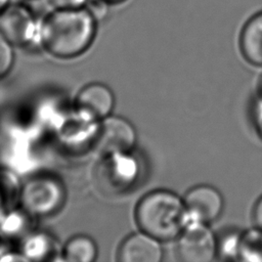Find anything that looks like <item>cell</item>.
Wrapping results in <instances>:
<instances>
[{
	"label": "cell",
	"mask_w": 262,
	"mask_h": 262,
	"mask_svg": "<svg viewBox=\"0 0 262 262\" xmlns=\"http://www.w3.org/2000/svg\"><path fill=\"white\" fill-rule=\"evenodd\" d=\"M259 89H260V96L262 97V77L260 79V83H259Z\"/></svg>",
	"instance_id": "26"
},
{
	"label": "cell",
	"mask_w": 262,
	"mask_h": 262,
	"mask_svg": "<svg viewBox=\"0 0 262 262\" xmlns=\"http://www.w3.org/2000/svg\"><path fill=\"white\" fill-rule=\"evenodd\" d=\"M99 122L92 121L73 112L60 125L58 136L61 142L71 147L87 146L91 149Z\"/></svg>",
	"instance_id": "11"
},
{
	"label": "cell",
	"mask_w": 262,
	"mask_h": 262,
	"mask_svg": "<svg viewBox=\"0 0 262 262\" xmlns=\"http://www.w3.org/2000/svg\"><path fill=\"white\" fill-rule=\"evenodd\" d=\"M137 142L135 127L127 119L110 115L99 122L91 149L99 157L131 152Z\"/></svg>",
	"instance_id": "5"
},
{
	"label": "cell",
	"mask_w": 262,
	"mask_h": 262,
	"mask_svg": "<svg viewBox=\"0 0 262 262\" xmlns=\"http://www.w3.org/2000/svg\"><path fill=\"white\" fill-rule=\"evenodd\" d=\"M14 46L0 32V79L6 77L14 64Z\"/></svg>",
	"instance_id": "19"
},
{
	"label": "cell",
	"mask_w": 262,
	"mask_h": 262,
	"mask_svg": "<svg viewBox=\"0 0 262 262\" xmlns=\"http://www.w3.org/2000/svg\"><path fill=\"white\" fill-rule=\"evenodd\" d=\"M238 259L251 262L262 261V229L251 228L239 236Z\"/></svg>",
	"instance_id": "17"
},
{
	"label": "cell",
	"mask_w": 262,
	"mask_h": 262,
	"mask_svg": "<svg viewBox=\"0 0 262 262\" xmlns=\"http://www.w3.org/2000/svg\"><path fill=\"white\" fill-rule=\"evenodd\" d=\"M21 182L10 170L0 168V214L18 207Z\"/></svg>",
	"instance_id": "16"
},
{
	"label": "cell",
	"mask_w": 262,
	"mask_h": 262,
	"mask_svg": "<svg viewBox=\"0 0 262 262\" xmlns=\"http://www.w3.org/2000/svg\"><path fill=\"white\" fill-rule=\"evenodd\" d=\"M253 220L256 227L262 229V195L258 199L253 210Z\"/></svg>",
	"instance_id": "22"
},
{
	"label": "cell",
	"mask_w": 262,
	"mask_h": 262,
	"mask_svg": "<svg viewBox=\"0 0 262 262\" xmlns=\"http://www.w3.org/2000/svg\"><path fill=\"white\" fill-rule=\"evenodd\" d=\"M98 255L95 241L83 233L71 236L61 246L60 260L67 262H93Z\"/></svg>",
	"instance_id": "15"
},
{
	"label": "cell",
	"mask_w": 262,
	"mask_h": 262,
	"mask_svg": "<svg viewBox=\"0 0 262 262\" xmlns=\"http://www.w3.org/2000/svg\"><path fill=\"white\" fill-rule=\"evenodd\" d=\"M255 124L258 129V132L262 134V97H259V100L256 103L255 107Z\"/></svg>",
	"instance_id": "23"
},
{
	"label": "cell",
	"mask_w": 262,
	"mask_h": 262,
	"mask_svg": "<svg viewBox=\"0 0 262 262\" xmlns=\"http://www.w3.org/2000/svg\"><path fill=\"white\" fill-rule=\"evenodd\" d=\"M115 107V95L112 89L100 82L84 85L74 99V112L95 122L112 115Z\"/></svg>",
	"instance_id": "8"
},
{
	"label": "cell",
	"mask_w": 262,
	"mask_h": 262,
	"mask_svg": "<svg viewBox=\"0 0 262 262\" xmlns=\"http://www.w3.org/2000/svg\"><path fill=\"white\" fill-rule=\"evenodd\" d=\"M176 253L184 262H211L217 256V237L207 223L189 221L177 237Z\"/></svg>",
	"instance_id": "7"
},
{
	"label": "cell",
	"mask_w": 262,
	"mask_h": 262,
	"mask_svg": "<svg viewBox=\"0 0 262 262\" xmlns=\"http://www.w3.org/2000/svg\"><path fill=\"white\" fill-rule=\"evenodd\" d=\"M39 27L34 11L23 3H10L0 12V32L14 47L39 42Z\"/></svg>",
	"instance_id": "6"
},
{
	"label": "cell",
	"mask_w": 262,
	"mask_h": 262,
	"mask_svg": "<svg viewBox=\"0 0 262 262\" xmlns=\"http://www.w3.org/2000/svg\"><path fill=\"white\" fill-rule=\"evenodd\" d=\"M162 242L144 231L125 237L117 250L120 262H160L163 259Z\"/></svg>",
	"instance_id": "10"
},
{
	"label": "cell",
	"mask_w": 262,
	"mask_h": 262,
	"mask_svg": "<svg viewBox=\"0 0 262 262\" xmlns=\"http://www.w3.org/2000/svg\"><path fill=\"white\" fill-rule=\"evenodd\" d=\"M241 233L235 231L225 234L221 239H217V255L223 259L238 258Z\"/></svg>",
	"instance_id": "18"
},
{
	"label": "cell",
	"mask_w": 262,
	"mask_h": 262,
	"mask_svg": "<svg viewBox=\"0 0 262 262\" xmlns=\"http://www.w3.org/2000/svg\"><path fill=\"white\" fill-rule=\"evenodd\" d=\"M134 218L141 231L161 242L177 238L189 222L183 198L167 189L144 194L135 207Z\"/></svg>",
	"instance_id": "2"
},
{
	"label": "cell",
	"mask_w": 262,
	"mask_h": 262,
	"mask_svg": "<svg viewBox=\"0 0 262 262\" xmlns=\"http://www.w3.org/2000/svg\"><path fill=\"white\" fill-rule=\"evenodd\" d=\"M97 20L86 7L53 8L42 17L39 44L58 59H72L84 54L92 45Z\"/></svg>",
	"instance_id": "1"
},
{
	"label": "cell",
	"mask_w": 262,
	"mask_h": 262,
	"mask_svg": "<svg viewBox=\"0 0 262 262\" xmlns=\"http://www.w3.org/2000/svg\"><path fill=\"white\" fill-rule=\"evenodd\" d=\"M53 8H80L85 7L88 0H48Z\"/></svg>",
	"instance_id": "21"
},
{
	"label": "cell",
	"mask_w": 262,
	"mask_h": 262,
	"mask_svg": "<svg viewBox=\"0 0 262 262\" xmlns=\"http://www.w3.org/2000/svg\"><path fill=\"white\" fill-rule=\"evenodd\" d=\"M11 3V0H0V12L9 4Z\"/></svg>",
	"instance_id": "24"
},
{
	"label": "cell",
	"mask_w": 262,
	"mask_h": 262,
	"mask_svg": "<svg viewBox=\"0 0 262 262\" xmlns=\"http://www.w3.org/2000/svg\"><path fill=\"white\" fill-rule=\"evenodd\" d=\"M20 244V254L26 261H52L60 259L61 247L55 236L46 231L33 230Z\"/></svg>",
	"instance_id": "12"
},
{
	"label": "cell",
	"mask_w": 262,
	"mask_h": 262,
	"mask_svg": "<svg viewBox=\"0 0 262 262\" xmlns=\"http://www.w3.org/2000/svg\"><path fill=\"white\" fill-rule=\"evenodd\" d=\"M110 4L103 0H88L85 7L90 11V13L96 18V20H100L105 17Z\"/></svg>",
	"instance_id": "20"
},
{
	"label": "cell",
	"mask_w": 262,
	"mask_h": 262,
	"mask_svg": "<svg viewBox=\"0 0 262 262\" xmlns=\"http://www.w3.org/2000/svg\"><path fill=\"white\" fill-rule=\"evenodd\" d=\"M239 48L247 61L262 67V11L245 24L239 36Z\"/></svg>",
	"instance_id": "13"
},
{
	"label": "cell",
	"mask_w": 262,
	"mask_h": 262,
	"mask_svg": "<svg viewBox=\"0 0 262 262\" xmlns=\"http://www.w3.org/2000/svg\"><path fill=\"white\" fill-rule=\"evenodd\" d=\"M36 220L26 213L19 206L0 214V235L7 239L20 242L33 230V221Z\"/></svg>",
	"instance_id": "14"
},
{
	"label": "cell",
	"mask_w": 262,
	"mask_h": 262,
	"mask_svg": "<svg viewBox=\"0 0 262 262\" xmlns=\"http://www.w3.org/2000/svg\"><path fill=\"white\" fill-rule=\"evenodd\" d=\"M138 163L131 152L99 157L94 178L100 190L119 193L132 186L138 176Z\"/></svg>",
	"instance_id": "4"
},
{
	"label": "cell",
	"mask_w": 262,
	"mask_h": 262,
	"mask_svg": "<svg viewBox=\"0 0 262 262\" xmlns=\"http://www.w3.org/2000/svg\"><path fill=\"white\" fill-rule=\"evenodd\" d=\"M103 1H105V2L108 3V4H117V3L124 2V1H126V0H103Z\"/></svg>",
	"instance_id": "25"
},
{
	"label": "cell",
	"mask_w": 262,
	"mask_h": 262,
	"mask_svg": "<svg viewBox=\"0 0 262 262\" xmlns=\"http://www.w3.org/2000/svg\"><path fill=\"white\" fill-rule=\"evenodd\" d=\"M189 221L211 223L219 218L224 208L220 191L209 184L191 187L183 196Z\"/></svg>",
	"instance_id": "9"
},
{
	"label": "cell",
	"mask_w": 262,
	"mask_h": 262,
	"mask_svg": "<svg viewBox=\"0 0 262 262\" xmlns=\"http://www.w3.org/2000/svg\"><path fill=\"white\" fill-rule=\"evenodd\" d=\"M66 201V184L53 172H38L21 182L18 206L35 219L58 213Z\"/></svg>",
	"instance_id": "3"
}]
</instances>
